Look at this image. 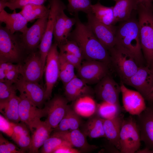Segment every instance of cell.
<instances>
[{
  "mask_svg": "<svg viewBox=\"0 0 153 153\" xmlns=\"http://www.w3.org/2000/svg\"><path fill=\"white\" fill-rule=\"evenodd\" d=\"M76 22L74 29L70 33L68 40L75 41L80 48L84 59L96 60L110 65L108 50L97 39L86 24L80 20L78 14L74 15Z\"/></svg>",
  "mask_w": 153,
  "mask_h": 153,
  "instance_id": "obj_1",
  "label": "cell"
},
{
  "mask_svg": "<svg viewBox=\"0 0 153 153\" xmlns=\"http://www.w3.org/2000/svg\"><path fill=\"white\" fill-rule=\"evenodd\" d=\"M116 44L124 47L133 56L139 66H144L138 20L131 18L117 27Z\"/></svg>",
  "mask_w": 153,
  "mask_h": 153,
  "instance_id": "obj_2",
  "label": "cell"
},
{
  "mask_svg": "<svg viewBox=\"0 0 153 153\" xmlns=\"http://www.w3.org/2000/svg\"><path fill=\"white\" fill-rule=\"evenodd\" d=\"M152 10L139 4L137 10L141 48L147 66L149 67L153 60V13Z\"/></svg>",
  "mask_w": 153,
  "mask_h": 153,
  "instance_id": "obj_3",
  "label": "cell"
},
{
  "mask_svg": "<svg viewBox=\"0 0 153 153\" xmlns=\"http://www.w3.org/2000/svg\"><path fill=\"white\" fill-rule=\"evenodd\" d=\"M12 33L5 27H0V63L17 62L24 52L21 34Z\"/></svg>",
  "mask_w": 153,
  "mask_h": 153,
  "instance_id": "obj_4",
  "label": "cell"
},
{
  "mask_svg": "<svg viewBox=\"0 0 153 153\" xmlns=\"http://www.w3.org/2000/svg\"><path fill=\"white\" fill-rule=\"evenodd\" d=\"M108 51L110 65L124 84L136 73L139 67L131 54L121 46L116 44Z\"/></svg>",
  "mask_w": 153,
  "mask_h": 153,
  "instance_id": "obj_5",
  "label": "cell"
},
{
  "mask_svg": "<svg viewBox=\"0 0 153 153\" xmlns=\"http://www.w3.org/2000/svg\"><path fill=\"white\" fill-rule=\"evenodd\" d=\"M49 13L45 31L38 49L45 67L48 53L52 45L54 27L58 16L67 6L61 0H49Z\"/></svg>",
  "mask_w": 153,
  "mask_h": 153,
  "instance_id": "obj_6",
  "label": "cell"
},
{
  "mask_svg": "<svg viewBox=\"0 0 153 153\" xmlns=\"http://www.w3.org/2000/svg\"><path fill=\"white\" fill-rule=\"evenodd\" d=\"M141 141L136 120L131 116L124 118L120 135V153H135L139 149Z\"/></svg>",
  "mask_w": 153,
  "mask_h": 153,
  "instance_id": "obj_7",
  "label": "cell"
},
{
  "mask_svg": "<svg viewBox=\"0 0 153 153\" xmlns=\"http://www.w3.org/2000/svg\"><path fill=\"white\" fill-rule=\"evenodd\" d=\"M109 65L99 61L85 60L77 70L78 77L88 84H97L109 74Z\"/></svg>",
  "mask_w": 153,
  "mask_h": 153,
  "instance_id": "obj_8",
  "label": "cell"
},
{
  "mask_svg": "<svg viewBox=\"0 0 153 153\" xmlns=\"http://www.w3.org/2000/svg\"><path fill=\"white\" fill-rule=\"evenodd\" d=\"M58 44L54 42L48 53L44 68L45 97L49 100L51 97L53 89L59 78V52Z\"/></svg>",
  "mask_w": 153,
  "mask_h": 153,
  "instance_id": "obj_9",
  "label": "cell"
},
{
  "mask_svg": "<svg viewBox=\"0 0 153 153\" xmlns=\"http://www.w3.org/2000/svg\"><path fill=\"white\" fill-rule=\"evenodd\" d=\"M19 115L21 122L24 123L32 133L41 119L47 116L45 108H40L27 98L20 95Z\"/></svg>",
  "mask_w": 153,
  "mask_h": 153,
  "instance_id": "obj_10",
  "label": "cell"
},
{
  "mask_svg": "<svg viewBox=\"0 0 153 153\" xmlns=\"http://www.w3.org/2000/svg\"><path fill=\"white\" fill-rule=\"evenodd\" d=\"M86 23L94 34L108 50L116 44V32L117 27L108 26L98 21L92 12L87 14Z\"/></svg>",
  "mask_w": 153,
  "mask_h": 153,
  "instance_id": "obj_11",
  "label": "cell"
},
{
  "mask_svg": "<svg viewBox=\"0 0 153 153\" xmlns=\"http://www.w3.org/2000/svg\"><path fill=\"white\" fill-rule=\"evenodd\" d=\"M48 16L37 19L25 32L21 34L23 44L27 53L38 48L45 31Z\"/></svg>",
  "mask_w": 153,
  "mask_h": 153,
  "instance_id": "obj_12",
  "label": "cell"
},
{
  "mask_svg": "<svg viewBox=\"0 0 153 153\" xmlns=\"http://www.w3.org/2000/svg\"><path fill=\"white\" fill-rule=\"evenodd\" d=\"M94 91L99 100L120 106L119 101L120 85L109 74L96 84Z\"/></svg>",
  "mask_w": 153,
  "mask_h": 153,
  "instance_id": "obj_13",
  "label": "cell"
},
{
  "mask_svg": "<svg viewBox=\"0 0 153 153\" xmlns=\"http://www.w3.org/2000/svg\"><path fill=\"white\" fill-rule=\"evenodd\" d=\"M44 69L39 51L36 50L29 54L23 65L20 64V76L26 81L38 83Z\"/></svg>",
  "mask_w": 153,
  "mask_h": 153,
  "instance_id": "obj_14",
  "label": "cell"
},
{
  "mask_svg": "<svg viewBox=\"0 0 153 153\" xmlns=\"http://www.w3.org/2000/svg\"><path fill=\"white\" fill-rule=\"evenodd\" d=\"M20 95L32 102L40 108L45 104L46 100L45 89L38 83L26 81L20 76L14 84Z\"/></svg>",
  "mask_w": 153,
  "mask_h": 153,
  "instance_id": "obj_15",
  "label": "cell"
},
{
  "mask_svg": "<svg viewBox=\"0 0 153 153\" xmlns=\"http://www.w3.org/2000/svg\"><path fill=\"white\" fill-rule=\"evenodd\" d=\"M68 102L65 97L57 95L45 103L47 118L44 121L51 128H56L63 118L69 105Z\"/></svg>",
  "mask_w": 153,
  "mask_h": 153,
  "instance_id": "obj_16",
  "label": "cell"
},
{
  "mask_svg": "<svg viewBox=\"0 0 153 153\" xmlns=\"http://www.w3.org/2000/svg\"><path fill=\"white\" fill-rule=\"evenodd\" d=\"M124 84L134 88L146 99L153 87V72L147 66L139 67Z\"/></svg>",
  "mask_w": 153,
  "mask_h": 153,
  "instance_id": "obj_17",
  "label": "cell"
},
{
  "mask_svg": "<svg viewBox=\"0 0 153 153\" xmlns=\"http://www.w3.org/2000/svg\"><path fill=\"white\" fill-rule=\"evenodd\" d=\"M120 85L124 109L131 115H139L146 107L145 99L139 92L128 88L122 82Z\"/></svg>",
  "mask_w": 153,
  "mask_h": 153,
  "instance_id": "obj_18",
  "label": "cell"
},
{
  "mask_svg": "<svg viewBox=\"0 0 153 153\" xmlns=\"http://www.w3.org/2000/svg\"><path fill=\"white\" fill-rule=\"evenodd\" d=\"M141 141L145 147L153 150V106L146 107L137 116Z\"/></svg>",
  "mask_w": 153,
  "mask_h": 153,
  "instance_id": "obj_19",
  "label": "cell"
},
{
  "mask_svg": "<svg viewBox=\"0 0 153 153\" xmlns=\"http://www.w3.org/2000/svg\"><path fill=\"white\" fill-rule=\"evenodd\" d=\"M64 86L65 97L68 101H74L81 97L94 93L90 86L77 76Z\"/></svg>",
  "mask_w": 153,
  "mask_h": 153,
  "instance_id": "obj_20",
  "label": "cell"
},
{
  "mask_svg": "<svg viewBox=\"0 0 153 153\" xmlns=\"http://www.w3.org/2000/svg\"><path fill=\"white\" fill-rule=\"evenodd\" d=\"M51 135L59 137L66 141L73 147L81 150V152H88L97 147L89 144L86 140L87 136L79 129L64 131H54Z\"/></svg>",
  "mask_w": 153,
  "mask_h": 153,
  "instance_id": "obj_21",
  "label": "cell"
},
{
  "mask_svg": "<svg viewBox=\"0 0 153 153\" xmlns=\"http://www.w3.org/2000/svg\"><path fill=\"white\" fill-rule=\"evenodd\" d=\"M0 21L5 23V27L12 33H23L28 28L27 20L20 12L17 13L16 10L12 13H8L5 10L0 12Z\"/></svg>",
  "mask_w": 153,
  "mask_h": 153,
  "instance_id": "obj_22",
  "label": "cell"
},
{
  "mask_svg": "<svg viewBox=\"0 0 153 153\" xmlns=\"http://www.w3.org/2000/svg\"><path fill=\"white\" fill-rule=\"evenodd\" d=\"M124 118V116L120 114L112 119H103V120L105 137L120 151V133Z\"/></svg>",
  "mask_w": 153,
  "mask_h": 153,
  "instance_id": "obj_23",
  "label": "cell"
},
{
  "mask_svg": "<svg viewBox=\"0 0 153 153\" xmlns=\"http://www.w3.org/2000/svg\"><path fill=\"white\" fill-rule=\"evenodd\" d=\"M54 129L44 121H41L32 133L31 144L29 152L38 153L39 148L50 137Z\"/></svg>",
  "mask_w": 153,
  "mask_h": 153,
  "instance_id": "obj_24",
  "label": "cell"
},
{
  "mask_svg": "<svg viewBox=\"0 0 153 153\" xmlns=\"http://www.w3.org/2000/svg\"><path fill=\"white\" fill-rule=\"evenodd\" d=\"M115 2L113 7L115 24L130 19L132 12L137 10L139 4L137 0H117Z\"/></svg>",
  "mask_w": 153,
  "mask_h": 153,
  "instance_id": "obj_25",
  "label": "cell"
},
{
  "mask_svg": "<svg viewBox=\"0 0 153 153\" xmlns=\"http://www.w3.org/2000/svg\"><path fill=\"white\" fill-rule=\"evenodd\" d=\"M19 101V97L16 93L7 100L0 102L1 112L10 122L17 123L20 121L18 112Z\"/></svg>",
  "mask_w": 153,
  "mask_h": 153,
  "instance_id": "obj_26",
  "label": "cell"
},
{
  "mask_svg": "<svg viewBox=\"0 0 153 153\" xmlns=\"http://www.w3.org/2000/svg\"><path fill=\"white\" fill-rule=\"evenodd\" d=\"M103 120L97 114L94 115L83 125L81 131L87 137L90 138L105 137Z\"/></svg>",
  "mask_w": 153,
  "mask_h": 153,
  "instance_id": "obj_27",
  "label": "cell"
},
{
  "mask_svg": "<svg viewBox=\"0 0 153 153\" xmlns=\"http://www.w3.org/2000/svg\"><path fill=\"white\" fill-rule=\"evenodd\" d=\"M82 124L80 116L69 105L66 112L54 131H64L78 129Z\"/></svg>",
  "mask_w": 153,
  "mask_h": 153,
  "instance_id": "obj_28",
  "label": "cell"
},
{
  "mask_svg": "<svg viewBox=\"0 0 153 153\" xmlns=\"http://www.w3.org/2000/svg\"><path fill=\"white\" fill-rule=\"evenodd\" d=\"M74 101L73 109L80 116L90 117L97 111V105L92 96H83Z\"/></svg>",
  "mask_w": 153,
  "mask_h": 153,
  "instance_id": "obj_29",
  "label": "cell"
},
{
  "mask_svg": "<svg viewBox=\"0 0 153 153\" xmlns=\"http://www.w3.org/2000/svg\"><path fill=\"white\" fill-rule=\"evenodd\" d=\"M48 6L41 5L29 4L22 8L20 12L27 22H31L35 19L41 18L48 15Z\"/></svg>",
  "mask_w": 153,
  "mask_h": 153,
  "instance_id": "obj_30",
  "label": "cell"
},
{
  "mask_svg": "<svg viewBox=\"0 0 153 153\" xmlns=\"http://www.w3.org/2000/svg\"><path fill=\"white\" fill-rule=\"evenodd\" d=\"M92 10L95 18L100 22L108 26L115 25L113 7L105 6L98 2L92 5Z\"/></svg>",
  "mask_w": 153,
  "mask_h": 153,
  "instance_id": "obj_31",
  "label": "cell"
},
{
  "mask_svg": "<svg viewBox=\"0 0 153 153\" xmlns=\"http://www.w3.org/2000/svg\"><path fill=\"white\" fill-rule=\"evenodd\" d=\"M59 79L64 85L76 76L75 68L67 61L61 51L59 52Z\"/></svg>",
  "mask_w": 153,
  "mask_h": 153,
  "instance_id": "obj_32",
  "label": "cell"
},
{
  "mask_svg": "<svg viewBox=\"0 0 153 153\" xmlns=\"http://www.w3.org/2000/svg\"><path fill=\"white\" fill-rule=\"evenodd\" d=\"M63 10L57 16L55 23L53 37L58 46L63 44L68 40L65 37V23L67 16Z\"/></svg>",
  "mask_w": 153,
  "mask_h": 153,
  "instance_id": "obj_33",
  "label": "cell"
},
{
  "mask_svg": "<svg viewBox=\"0 0 153 153\" xmlns=\"http://www.w3.org/2000/svg\"><path fill=\"white\" fill-rule=\"evenodd\" d=\"M120 106L102 101L97 105V114L105 119H112L120 113Z\"/></svg>",
  "mask_w": 153,
  "mask_h": 153,
  "instance_id": "obj_34",
  "label": "cell"
},
{
  "mask_svg": "<svg viewBox=\"0 0 153 153\" xmlns=\"http://www.w3.org/2000/svg\"><path fill=\"white\" fill-rule=\"evenodd\" d=\"M67 9L71 15L74 16L82 12L87 14L92 12L91 0H67Z\"/></svg>",
  "mask_w": 153,
  "mask_h": 153,
  "instance_id": "obj_35",
  "label": "cell"
},
{
  "mask_svg": "<svg viewBox=\"0 0 153 153\" xmlns=\"http://www.w3.org/2000/svg\"><path fill=\"white\" fill-rule=\"evenodd\" d=\"M64 145L72 146L68 142L61 138L51 135L44 143L41 152L42 153H53L57 149Z\"/></svg>",
  "mask_w": 153,
  "mask_h": 153,
  "instance_id": "obj_36",
  "label": "cell"
},
{
  "mask_svg": "<svg viewBox=\"0 0 153 153\" xmlns=\"http://www.w3.org/2000/svg\"><path fill=\"white\" fill-rule=\"evenodd\" d=\"M60 51L74 55L82 60H84L82 51L77 44L72 40H68L64 44L58 46Z\"/></svg>",
  "mask_w": 153,
  "mask_h": 153,
  "instance_id": "obj_37",
  "label": "cell"
},
{
  "mask_svg": "<svg viewBox=\"0 0 153 153\" xmlns=\"http://www.w3.org/2000/svg\"><path fill=\"white\" fill-rule=\"evenodd\" d=\"M17 90L14 84L0 82V102L9 99Z\"/></svg>",
  "mask_w": 153,
  "mask_h": 153,
  "instance_id": "obj_38",
  "label": "cell"
},
{
  "mask_svg": "<svg viewBox=\"0 0 153 153\" xmlns=\"http://www.w3.org/2000/svg\"><path fill=\"white\" fill-rule=\"evenodd\" d=\"M47 0H7L6 7L12 10L18 8L22 9L23 7L29 4L43 5Z\"/></svg>",
  "mask_w": 153,
  "mask_h": 153,
  "instance_id": "obj_39",
  "label": "cell"
},
{
  "mask_svg": "<svg viewBox=\"0 0 153 153\" xmlns=\"http://www.w3.org/2000/svg\"><path fill=\"white\" fill-rule=\"evenodd\" d=\"M31 143V137L29 130L21 135L16 143L21 150L24 152L26 150H29Z\"/></svg>",
  "mask_w": 153,
  "mask_h": 153,
  "instance_id": "obj_40",
  "label": "cell"
},
{
  "mask_svg": "<svg viewBox=\"0 0 153 153\" xmlns=\"http://www.w3.org/2000/svg\"><path fill=\"white\" fill-rule=\"evenodd\" d=\"M0 131L8 136L11 137L13 134L14 123L10 122L0 114Z\"/></svg>",
  "mask_w": 153,
  "mask_h": 153,
  "instance_id": "obj_41",
  "label": "cell"
},
{
  "mask_svg": "<svg viewBox=\"0 0 153 153\" xmlns=\"http://www.w3.org/2000/svg\"><path fill=\"white\" fill-rule=\"evenodd\" d=\"M27 127L28 126L24 123L21 122L20 123H14L13 127L14 132L11 137L16 143L21 135L29 130Z\"/></svg>",
  "mask_w": 153,
  "mask_h": 153,
  "instance_id": "obj_42",
  "label": "cell"
},
{
  "mask_svg": "<svg viewBox=\"0 0 153 153\" xmlns=\"http://www.w3.org/2000/svg\"><path fill=\"white\" fill-rule=\"evenodd\" d=\"M0 82L4 81L6 75L8 72L18 67L20 64H14L12 63H0Z\"/></svg>",
  "mask_w": 153,
  "mask_h": 153,
  "instance_id": "obj_43",
  "label": "cell"
},
{
  "mask_svg": "<svg viewBox=\"0 0 153 153\" xmlns=\"http://www.w3.org/2000/svg\"><path fill=\"white\" fill-rule=\"evenodd\" d=\"M20 64L18 67L8 72L6 75L4 82L14 84L20 77Z\"/></svg>",
  "mask_w": 153,
  "mask_h": 153,
  "instance_id": "obj_44",
  "label": "cell"
},
{
  "mask_svg": "<svg viewBox=\"0 0 153 153\" xmlns=\"http://www.w3.org/2000/svg\"><path fill=\"white\" fill-rule=\"evenodd\" d=\"M66 59L73 65L77 70L80 67L82 60L76 56L72 54L61 51Z\"/></svg>",
  "mask_w": 153,
  "mask_h": 153,
  "instance_id": "obj_45",
  "label": "cell"
},
{
  "mask_svg": "<svg viewBox=\"0 0 153 153\" xmlns=\"http://www.w3.org/2000/svg\"><path fill=\"white\" fill-rule=\"evenodd\" d=\"M76 22V18H69L67 16L65 23V35L66 39L68 40V37L71 32L72 27Z\"/></svg>",
  "mask_w": 153,
  "mask_h": 153,
  "instance_id": "obj_46",
  "label": "cell"
},
{
  "mask_svg": "<svg viewBox=\"0 0 153 153\" xmlns=\"http://www.w3.org/2000/svg\"><path fill=\"white\" fill-rule=\"evenodd\" d=\"M81 152L79 150L73 148L69 145H63L56 150L53 153H79Z\"/></svg>",
  "mask_w": 153,
  "mask_h": 153,
  "instance_id": "obj_47",
  "label": "cell"
},
{
  "mask_svg": "<svg viewBox=\"0 0 153 153\" xmlns=\"http://www.w3.org/2000/svg\"><path fill=\"white\" fill-rule=\"evenodd\" d=\"M5 138L2 134H0V153H10L5 140Z\"/></svg>",
  "mask_w": 153,
  "mask_h": 153,
  "instance_id": "obj_48",
  "label": "cell"
},
{
  "mask_svg": "<svg viewBox=\"0 0 153 153\" xmlns=\"http://www.w3.org/2000/svg\"><path fill=\"white\" fill-rule=\"evenodd\" d=\"M139 4L147 8L152 9V0H137Z\"/></svg>",
  "mask_w": 153,
  "mask_h": 153,
  "instance_id": "obj_49",
  "label": "cell"
},
{
  "mask_svg": "<svg viewBox=\"0 0 153 153\" xmlns=\"http://www.w3.org/2000/svg\"><path fill=\"white\" fill-rule=\"evenodd\" d=\"M135 153H153V150L150 149L147 147L137 150Z\"/></svg>",
  "mask_w": 153,
  "mask_h": 153,
  "instance_id": "obj_50",
  "label": "cell"
},
{
  "mask_svg": "<svg viewBox=\"0 0 153 153\" xmlns=\"http://www.w3.org/2000/svg\"><path fill=\"white\" fill-rule=\"evenodd\" d=\"M7 0H0V12L4 10L6 7Z\"/></svg>",
  "mask_w": 153,
  "mask_h": 153,
  "instance_id": "obj_51",
  "label": "cell"
},
{
  "mask_svg": "<svg viewBox=\"0 0 153 153\" xmlns=\"http://www.w3.org/2000/svg\"><path fill=\"white\" fill-rule=\"evenodd\" d=\"M146 100L149 101H153V87L151 90Z\"/></svg>",
  "mask_w": 153,
  "mask_h": 153,
  "instance_id": "obj_52",
  "label": "cell"
},
{
  "mask_svg": "<svg viewBox=\"0 0 153 153\" xmlns=\"http://www.w3.org/2000/svg\"><path fill=\"white\" fill-rule=\"evenodd\" d=\"M149 67L153 72V60L151 63Z\"/></svg>",
  "mask_w": 153,
  "mask_h": 153,
  "instance_id": "obj_53",
  "label": "cell"
},
{
  "mask_svg": "<svg viewBox=\"0 0 153 153\" xmlns=\"http://www.w3.org/2000/svg\"><path fill=\"white\" fill-rule=\"evenodd\" d=\"M113 0L114 1H115V2L117 0Z\"/></svg>",
  "mask_w": 153,
  "mask_h": 153,
  "instance_id": "obj_54",
  "label": "cell"
},
{
  "mask_svg": "<svg viewBox=\"0 0 153 153\" xmlns=\"http://www.w3.org/2000/svg\"></svg>",
  "mask_w": 153,
  "mask_h": 153,
  "instance_id": "obj_55",
  "label": "cell"
}]
</instances>
